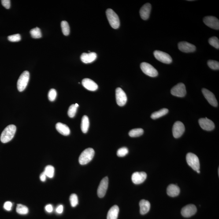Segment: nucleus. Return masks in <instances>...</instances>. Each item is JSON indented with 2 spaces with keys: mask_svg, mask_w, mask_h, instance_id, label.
Returning a JSON list of instances; mask_svg holds the SVG:
<instances>
[{
  "mask_svg": "<svg viewBox=\"0 0 219 219\" xmlns=\"http://www.w3.org/2000/svg\"><path fill=\"white\" fill-rule=\"evenodd\" d=\"M16 128L13 125L8 126L3 131L1 136V141L3 143H5L10 141L14 137L16 133Z\"/></svg>",
  "mask_w": 219,
  "mask_h": 219,
  "instance_id": "1",
  "label": "nucleus"
},
{
  "mask_svg": "<svg viewBox=\"0 0 219 219\" xmlns=\"http://www.w3.org/2000/svg\"><path fill=\"white\" fill-rule=\"evenodd\" d=\"M95 151L94 149L89 148L86 149L80 154L79 158V162L81 165H85L89 163L94 158Z\"/></svg>",
  "mask_w": 219,
  "mask_h": 219,
  "instance_id": "2",
  "label": "nucleus"
},
{
  "mask_svg": "<svg viewBox=\"0 0 219 219\" xmlns=\"http://www.w3.org/2000/svg\"><path fill=\"white\" fill-rule=\"evenodd\" d=\"M106 14L111 27L114 29L118 28L120 26V20L117 13L113 9H108L106 11Z\"/></svg>",
  "mask_w": 219,
  "mask_h": 219,
  "instance_id": "3",
  "label": "nucleus"
},
{
  "mask_svg": "<svg viewBox=\"0 0 219 219\" xmlns=\"http://www.w3.org/2000/svg\"><path fill=\"white\" fill-rule=\"evenodd\" d=\"M30 78L29 72L24 71L20 75L17 82V88L20 92L24 91L28 84Z\"/></svg>",
  "mask_w": 219,
  "mask_h": 219,
  "instance_id": "4",
  "label": "nucleus"
},
{
  "mask_svg": "<svg viewBox=\"0 0 219 219\" xmlns=\"http://www.w3.org/2000/svg\"><path fill=\"white\" fill-rule=\"evenodd\" d=\"M186 161L188 165L194 170L197 171L200 170V164L199 159L195 154L191 153H187L186 155Z\"/></svg>",
  "mask_w": 219,
  "mask_h": 219,
  "instance_id": "5",
  "label": "nucleus"
},
{
  "mask_svg": "<svg viewBox=\"0 0 219 219\" xmlns=\"http://www.w3.org/2000/svg\"><path fill=\"white\" fill-rule=\"evenodd\" d=\"M140 68L142 72L147 76L151 77H155L158 76V73L157 70L148 63H141L140 64Z\"/></svg>",
  "mask_w": 219,
  "mask_h": 219,
  "instance_id": "6",
  "label": "nucleus"
},
{
  "mask_svg": "<svg viewBox=\"0 0 219 219\" xmlns=\"http://www.w3.org/2000/svg\"><path fill=\"white\" fill-rule=\"evenodd\" d=\"M153 54L157 60L164 64H170L172 62L171 57L167 53L160 50H155Z\"/></svg>",
  "mask_w": 219,
  "mask_h": 219,
  "instance_id": "7",
  "label": "nucleus"
},
{
  "mask_svg": "<svg viewBox=\"0 0 219 219\" xmlns=\"http://www.w3.org/2000/svg\"><path fill=\"white\" fill-rule=\"evenodd\" d=\"M171 94L175 96L183 97L186 94V86L183 83H179L174 87L171 90Z\"/></svg>",
  "mask_w": 219,
  "mask_h": 219,
  "instance_id": "8",
  "label": "nucleus"
},
{
  "mask_svg": "<svg viewBox=\"0 0 219 219\" xmlns=\"http://www.w3.org/2000/svg\"><path fill=\"white\" fill-rule=\"evenodd\" d=\"M185 130L184 124L181 122L177 121L174 124L172 128V134L175 138H180Z\"/></svg>",
  "mask_w": 219,
  "mask_h": 219,
  "instance_id": "9",
  "label": "nucleus"
},
{
  "mask_svg": "<svg viewBox=\"0 0 219 219\" xmlns=\"http://www.w3.org/2000/svg\"><path fill=\"white\" fill-rule=\"evenodd\" d=\"M116 99L117 104L119 106H124L126 103L127 95L124 90L120 88H117L116 89Z\"/></svg>",
  "mask_w": 219,
  "mask_h": 219,
  "instance_id": "10",
  "label": "nucleus"
},
{
  "mask_svg": "<svg viewBox=\"0 0 219 219\" xmlns=\"http://www.w3.org/2000/svg\"><path fill=\"white\" fill-rule=\"evenodd\" d=\"M203 22L206 26L213 29H219V21L214 16H206L203 19Z\"/></svg>",
  "mask_w": 219,
  "mask_h": 219,
  "instance_id": "11",
  "label": "nucleus"
},
{
  "mask_svg": "<svg viewBox=\"0 0 219 219\" xmlns=\"http://www.w3.org/2000/svg\"><path fill=\"white\" fill-rule=\"evenodd\" d=\"M108 186H109V179L106 176L102 179L98 187L97 193H98V196L99 198H102L104 196L107 190Z\"/></svg>",
  "mask_w": 219,
  "mask_h": 219,
  "instance_id": "12",
  "label": "nucleus"
},
{
  "mask_svg": "<svg viewBox=\"0 0 219 219\" xmlns=\"http://www.w3.org/2000/svg\"><path fill=\"white\" fill-rule=\"evenodd\" d=\"M198 122L201 128L206 131H211L215 128V124L212 120L206 117L199 119Z\"/></svg>",
  "mask_w": 219,
  "mask_h": 219,
  "instance_id": "13",
  "label": "nucleus"
},
{
  "mask_svg": "<svg viewBox=\"0 0 219 219\" xmlns=\"http://www.w3.org/2000/svg\"><path fill=\"white\" fill-rule=\"evenodd\" d=\"M197 208L194 205L190 204L186 205L181 209V213L183 217H189L196 213Z\"/></svg>",
  "mask_w": 219,
  "mask_h": 219,
  "instance_id": "14",
  "label": "nucleus"
},
{
  "mask_svg": "<svg viewBox=\"0 0 219 219\" xmlns=\"http://www.w3.org/2000/svg\"><path fill=\"white\" fill-rule=\"evenodd\" d=\"M202 91L205 98L211 105L214 107H217L218 106L217 99L214 94L205 88L202 89Z\"/></svg>",
  "mask_w": 219,
  "mask_h": 219,
  "instance_id": "15",
  "label": "nucleus"
},
{
  "mask_svg": "<svg viewBox=\"0 0 219 219\" xmlns=\"http://www.w3.org/2000/svg\"><path fill=\"white\" fill-rule=\"evenodd\" d=\"M147 175L144 172H136L133 174L131 176V180L135 184H140L146 180Z\"/></svg>",
  "mask_w": 219,
  "mask_h": 219,
  "instance_id": "16",
  "label": "nucleus"
},
{
  "mask_svg": "<svg viewBox=\"0 0 219 219\" xmlns=\"http://www.w3.org/2000/svg\"><path fill=\"white\" fill-rule=\"evenodd\" d=\"M179 50L184 53H192L195 51L196 48L194 45L188 42H181L178 43Z\"/></svg>",
  "mask_w": 219,
  "mask_h": 219,
  "instance_id": "17",
  "label": "nucleus"
},
{
  "mask_svg": "<svg viewBox=\"0 0 219 219\" xmlns=\"http://www.w3.org/2000/svg\"><path fill=\"white\" fill-rule=\"evenodd\" d=\"M97 58L96 53L92 52L89 53H83L80 56L82 62L84 64H89L95 61Z\"/></svg>",
  "mask_w": 219,
  "mask_h": 219,
  "instance_id": "18",
  "label": "nucleus"
},
{
  "mask_svg": "<svg viewBox=\"0 0 219 219\" xmlns=\"http://www.w3.org/2000/svg\"><path fill=\"white\" fill-rule=\"evenodd\" d=\"M82 84L85 88L90 91H96L98 87V84L95 82L89 79H83Z\"/></svg>",
  "mask_w": 219,
  "mask_h": 219,
  "instance_id": "19",
  "label": "nucleus"
},
{
  "mask_svg": "<svg viewBox=\"0 0 219 219\" xmlns=\"http://www.w3.org/2000/svg\"><path fill=\"white\" fill-rule=\"evenodd\" d=\"M151 6L150 3H147L145 4L140 10V14L142 19L146 20L150 17Z\"/></svg>",
  "mask_w": 219,
  "mask_h": 219,
  "instance_id": "20",
  "label": "nucleus"
},
{
  "mask_svg": "<svg viewBox=\"0 0 219 219\" xmlns=\"http://www.w3.org/2000/svg\"><path fill=\"white\" fill-rule=\"evenodd\" d=\"M180 190L176 185L171 184L168 186L167 189V193L169 196L176 197L179 195Z\"/></svg>",
  "mask_w": 219,
  "mask_h": 219,
  "instance_id": "21",
  "label": "nucleus"
},
{
  "mask_svg": "<svg viewBox=\"0 0 219 219\" xmlns=\"http://www.w3.org/2000/svg\"><path fill=\"white\" fill-rule=\"evenodd\" d=\"M56 128L59 133L64 135H69L70 133L69 127L66 125L58 123L56 125Z\"/></svg>",
  "mask_w": 219,
  "mask_h": 219,
  "instance_id": "22",
  "label": "nucleus"
},
{
  "mask_svg": "<svg viewBox=\"0 0 219 219\" xmlns=\"http://www.w3.org/2000/svg\"><path fill=\"white\" fill-rule=\"evenodd\" d=\"M139 205L141 214H145L150 210V205L149 201L145 200H142L140 202Z\"/></svg>",
  "mask_w": 219,
  "mask_h": 219,
  "instance_id": "23",
  "label": "nucleus"
},
{
  "mask_svg": "<svg viewBox=\"0 0 219 219\" xmlns=\"http://www.w3.org/2000/svg\"><path fill=\"white\" fill-rule=\"evenodd\" d=\"M119 211L120 209L117 205L112 206L108 212L107 219H117Z\"/></svg>",
  "mask_w": 219,
  "mask_h": 219,
  "instance_id": "24",
  "label": "nucleus"
},
{
  "mask_svg": "<svg viewBox=\"0 0 219 219\" xmlns=\"http://www.w3.org/2000/svg\"><path fill=\"white\" fill-rule=\"evenodd\" d=\"M89 127V120L87 116L84 115L82 118L81 124V129L82 131L84 133H86L88 131Z\"/></svg>",
  "mask_w": 219,
  "mask_h": 219,
  "instance_id": "25",
  "label": "nucleus"
},
{
  "mask_svg": "<svg viewBox=\"0 0 219 219\" xmlns=\"http://www.w3.org/2000/svg\"><path fill=\"white\" fill-rule=\"evenodd\" d=\"M168 109H163L158 111L154 112L152 114L150 117L153 120L159 118L163 117L166 115L168 113Z\"/></svg>",
  "mask_w": 219,
  "mask_h": 219,
  "instance_id": "26",
  "label": "nucleus"
},
{
  "mask_svg": "<svg viewBox=\"0 0 219 219\" xmlns=\"http://www.w3.org/2000/svg\"><path fill=\"white\" fill-rule=\"evenodd\" d=\"M43 172L46 176L52 178L54 176V168L51 165H48L45 167Z\"/></svg>",
  "mask_w": 219,
  "mask_h": 219,
  "instance_id": "27",
  "label": "nucleus"
},
{
  "mask_svg": "<svg viewBox=\"0 0 219 219\" xmlns=\"http://www.w3.org/2000/svg\"><path fill=\"white\" fill-rule=\"evenodd\" d=\"M144 133L143 130L142 128H136L131 130L129 133V135L131 137H137L141 136Z\"/></svg>",
  "mask_w": 219,
  "mask_h": 219,
  "instance_id": "28",
  "label": "nucleus"
},
{
  "mask_svg": "<svg viewBox=\"0 0 219 219\" xmlns=\"http://www.w3.org/2000/svg\"><path fill=\"white\" fill-rule=\"evenodd\" d=\"M30 34L33 38L35 39L40 38L42 36V33H41L40 28L38 27L33 28L30 31Z\"/></svg>",
  "mask_w": 219,
  "mask_h": 219,
  "instance_id": "29",
  "label": "nucleus"
},
{
  "mask_svg": "<svg viewBox=\"0 0 219 219\" xmlns=\"http://www.w3.org/2000/svg\"><path fill=\"white\" fill-rule=\"evenodd\" d=\"M61 27L63 34L65 36H68L70 33V28L68 22L63 21L61 23Z\"/></svg>",
  "mask_w": 219,
  "mask_h": 219,
  "instance_id": "30",
  "label": "nucleus"
},
{
  "mask_svg": "<svg viewBox=\"0 0 219 219\" xmlns=\"http://www.w3.org/2000/svg\"><path fill=\"white\" fill-rule=\"evenodd\" d=\"M16 210L18 213L21 215H26L28 213V207L22 204L17 205Z\"/></svg>",
  "mask_w": 219,
  "mask_h": 219,
  "instance_id": "31",
  "label": "nucleus"
},
{
  "mask_svg": "<svg viewBox=\"0 0 219 219\" xmlns=\"http://www.w3.org/2000/svg\"><path fill=\"white\" fill-rule=\"evenodd\" d=\"M209 44L213 47L218 49L219 48V40L216 37H213L209 39Z\"/></svg>",
  "mask_w": 219,
  "mask_h": 219,
  "instance_id": "32",
  "label": "nucleus"
},
{
  "mask_svg": "<svg viewBox=\"0 0 219 219\" xmlns=\"http://www.w3.org/2000/svg\"><path fill=\"white\" fill-rule=\"evenodd\" d=\"M69 200L71 206L73 207L76 206L79 203L77 196L75 194H71L70 196Z\"/></svg>",
  "mask_w": 219,
  "mask_h": 219,
  "instance_id": "33",
  "label": "nucleus"
},
{
  "mask_svg": "<svg viewBox=\"0 0 219 219\" xmlns=\"http://www.w3.org/2000/svg\"><path fill=\"white\" fill-rule=\"evenodd\" d=\"M209 67L211 69L213 70H218L219 69V63L218 61L214 60H209L207 62Z\"/></svg>",
  "mask_w": 219,
  "mask_h": 219,
  "instance_id": "34",
  "label": "nucleus"
},
{
  "mask_svg": "<svg viewBox=\"0 0 219 219\" xmlns=\"http://www.w3.org/2000/svg\"><path fill=\"white\" fill-rule=\"evenodd\" d=\"M77 108L76 107L75 104H72L70 106L68 109V114L69 117L70 118L74 117L77 112Z\"/></svg>",
  "mask_w": 219,
  "mask_h": 219,
  "instance_id": "35",
  "label": "nucleus"
},
{
  "mask_svg": "<svg viewBox=\"0 0 219 219\" xmlns=\"http://www.w3.org/2000/svg\"><path fill=\"white\" fill-rule=\"evenodd\" d=\"M57 95V91L54 89H52L49 91L48 94V98L49 100L51 102H53L55 100Z\"/></svg>",
  "mask_w": 219,
  "mask_h": 219,
  "instance_id": "36",
  "label": "nucleus"
},
{
  "mask_svg": "<svg viewBox=\"0 0 219 219\" xmlns=\"http://www.w3.org/2000/svg\"><path fill=\"white\" fill-rule=\"evenodd\" d=\"M129 150L126 147H122L119 149L117 151V155L118 156L120 157H123L125 156L128 154Z\"/></svg>",
  "mask_w": 219,
  "mask_h": 219,
  "instance_id": "37",
  "label": "nucleus"
},
{
  "mask_svg": "<svg viewBox=\"0 0 219 219\" xmlns=\"http://www.w3.org/2000/svg\"><path fill=\"white\" fill-rule=\"evenodd\" d=\"M21 39V36L19 34H14L8 37V40L12 42H18Z\"/></svg>",
  "mask_w": 219,
  "mask_h": 219,
  "instance_id": "38",
  "label": "nucleus"
},
{
  "mask_svg": "<svg viewBox=\"0 0 219 219\" xmlns=\"http://www.w3.org/2000/svg\"><path fill=\"white\" fill-rule=\"evenodd\" d=\"M1 3L6 9H9L11 6V1L9 0H2Z\"/></svg>",
  "mask_w": 219,
  "mask_h": 219,
  "instance_id": "39",
  "label": "nucleus"
},
{
  "mask_svg": "<svg viewBox=\"0 0 219 219\" xmlns=\"http://www.w3.org/2000/svg\"><path fill=\"white\" fill-rule=\"evenodd\" d=\"M12 202L10 201H7L4 203L3 207L5 210L9 211L12 209Z\"/></svg>",
  "mask_w": 219,
  "mask_h": 219,
  "instance_id": "40",
  "label": "nucleus"
},
{
  "mask_svg": "<svg viewBox=\"0 0 219 219\" xmlns=\"http://www.w3.org/2000/svg\"><path fill=\"white\" fill-rule=\"evenodd\" d=\"M45 209L48 213H51L53 211V206L51 205H48L45 206Z\"/></svg>",
  "mask_w": 219,
  "mask_h": 219,
  "instance_id": "41",
  "label": "nucleus"
},
{
  "mask_svg": "<svg viewBox=\"0 0 219 219\" xmlns=\"http://www.w3.org/2000/svg\"><path fill=\"white\" fill-rule=\"evenodd\" d=\"M63 210H64V206L62 205H59L57 206L56 209V212L59 214H61L63 213Z\"/></svg>",
  "mask_w": 219,
  "mask_h": 219,
  "instance_id": "42",
  "label": "nucleus"
},
{
  "mask_svg": "<svg viewBox=\"0 0 219 219\" xmlns=\"http://www.w3.org/2000/svg\"><path fill=\"white\" fill-rule=\"evenodd\" d=\"M46 176L45 175L44 173L43 172L40 175V179L41 181L42 182H44L46 180Z\"/></svg>",
  "mask_w": 219,
  "mask_h": 219,
  "instance_id": "43",
  "label": "nucleus"
},
{
  "mask_svg": "<svg viewBox=\"0 0 219 219\" xmlns=\"http://www.w3.org/2000/svg\"><path fill=\"white\" fill-rule=\"evenodd\" d=\"M75 106H76V107H77V108H78V107H79V104H75Z\"/></svg>",
  "mask_w": 219,
  "mask_h": 219,
  "instance_id": "44",
  "label": "nucleus"
},
{
  "mask_svg": "<svg viewBox=\"0 0 219 219\" xmlns=\"http://www.w3.org/2000/svg\"><path fill=\"white\" fill-rule=\"evenodd\" d=\"M196 171L197 173H200V170H199L197 171Z\"/></svg>",
  "mask_w": 219,
  "mask_h": 219,
  "instance_id": "45",
  "label": "nucleus"
}]
</instances>
